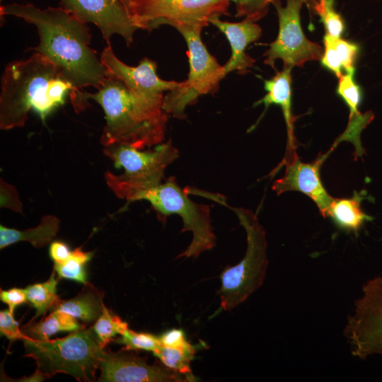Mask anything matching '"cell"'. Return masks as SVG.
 I'll list each match as a JSON object with an SVG mask.
<instances>
[{
    "label": "cell",
    "mask_w": 382,
    "mask_h": 382,
    "mask_svg": "<svg viewBox=\"0 0 382 382\" xmlns=\"http://www.w3.org/2000/svg\"><path fill=\"white\" fill-rule=\"evenodd\" d=\"M92 252H84L81 248L71 250L69 257L62 263H54V270L59 278L71 279L86 284V265L92 258Z\"/></svg>",
    "instance_id": "25"
},
{
    "label": "cell",
    "mask_w": 382,
    "mask_h": 382,
    "mask_svg": "<svg viewBox=\"0 0 382 382\" xmlns=\"http://www.w3.org/2000/svg\"><path fill=\"white\" fill-rule=\"evenodd\" d=\"M161 345L165 347L187 349L193 347L186 339L181 329L173 328L162 334L160 337Z\"/></svg>",
    "instance_id": "32"
},
{
    "label": "cell",
    "mask_w": 382,
    "mask_h": 382,
    "mask_svg": "<svg viewBox=\"0 0 382 382\" xmlns=\"http://www.w3.org/2000/svg\"><path fill=\"white\" fill-rule=\"evenodd\" d=\"M324 51L321 64L333 72L337 77L342 76L344 69L346 74H354L355 62L359 46L342 38H334L327 34L323 37Z\"/></svg>",
    "instance_id": "21"
},
{
    "label": "cell",
    "mask_w": 382,
    "mask_h": 382,
    "mask_svg": "<svg viewBox=\"0 0 382 382\" xmlns=\"http://www.w3.org/2000/svg\"><path fill=\"white\" fill-rule=\"evenodd\" d=\"M247 235V249L236 265L221 274V307L229 311L245 301L262 284L268 265L267 239L257 215L242 207L232 208Z\"/></svg>",
    "instance_id": "5"
},
{
    "label": "cell",
    "mask_w": 382,
    "mask_h": 382,
    "mask_svg": "<svg viewBox=\"0 0 382 382\" xmlns=\"http://www.w3.org/2000/svg\"><path fill=\"white\" fill-rule=\"evenodd\" d=\"M103 296L102 291L86 283L75 297L68 300L59 299L52 310L68 313L84 323H91L96 321L103 311Z\"/></svg>",
    "instance_id": "19"
},
{
    "label": "cell",
    "mask_w": 382,
    "mask_h": 382,
    "mask_svg": "<svg viewBox=\"0 0 382 382\" xmlns=\"http://www.w3.org/2000/svg\"><path fill=\"white\" fill-rule=\"evenodd\" d=\"M92 328L101 347L104 349L115 340L114 337L116 335H122L129 329L127 322L123 321L105 306Z\"/></svg>",
    "instance_id": "26"
},
{
    "label": "cell",
    "mask_w": 382,
    "mask_h": 382,
    "mask_svg": "<svg viewBox=\"0 0 382 382\" xmlns=\"http://www.w3.org/2000/svg\"><path fill=\"white\" fill-rule=\"evenodd\" d=\"M122 1L125 6V7L129 11L130 0H122Z\"/></svg>",
    "instance_id": "36"
},
{
    "label": "cell",
    "mask_w": 382,
    "mask_h": 382,
    "mask_svg": "<svg viewBox=\"0 0 382 382\" xmlns=\"http://www.w3.org/2000/svg\"><path fill=\"white\" fill-rule=\"evenodd\" d=\"M209 24L216 26L225 35L231 48L230 58L223 66L224 76L233 71L241 74H245L253 66L255 60L245 54V50L249 44L260 38L261 28L255 22L245 18L241 22L231 23L215 17L209 21Z\"/></svg>",
    "instance_id": "16"
},
{
    "label": "cell",
    "mask_w": 382,
    "mask_h": 382,
    "mask_svg": "<svg viewBox=\"0 0 382 382\" xmlns=\"http://www.w3.org/2000/svg\"><path fill=\"white\" fill-rule=\"evenodd\" d=\"M100 61L107 71V76L121 81L133 94L149 100H163V93L175 89L180 82L166 81L158 77L156 62L143 58L137 66H130L120 61L110 45L103 50Z\"/></svg>",
    "instance_id": "14"
},
{
    "label": "cell",
    "mask_w": 382,
    "mask_h": 382,
    "mask_svg": "<svg viewBox=\"0 0 382 382\" xmlns=\"http://www.w3.org/2000/svg\"><path fill=\"white\" fill-rule=\"evenodd\" d=\"M366 197V192L354 191L351 197L333 198L325 215L340 229L357 233L364 224L373 220L366 214L361 206Z\"/></svg>",
    "instance_id": "18"
},
{
    "label": "cell",
    "mask_w": 382,
    "mask_h": 382,
    "mask_svg": "<svg viewBox=\"0 0 382 382\" xmlns=\"http://www.w3.org/2000/svg\"><path fill=\"white\" fill-rule=\"evenodd\" d=\"M115 342L124 345L122 349L144 350L154 353L162 345L160 337L148 332H138L128 329Z\"/></svg>",
    "instance_id": "29"
},
{
    "label": "cell",
    "mask_w": 382,
    "mask_h": 382,
    "mask_svg": "<svg viewBox=\"0 0 382 382\" xmlns=\"http://www.w3.org/2000/svg\"><path fill=\"white\" fill-rule=\"evenodd\" d=\"M291 69L283 68L272 79L265 80L264 88L267 94L254 104L255 106L263 104L265 110L272 104L277 105L282 108L287 129L288 156L296 154V139L294 133L295 117L291 112Z\"/></svg>",
    "instance_id": "17"
},
{
    "label": "cell",
    "mask_w": 382,
    "mask_h": 382,
    "mask_svg": "<svg viewBox=\"0 0 382 382\" xmlns=\"http://www.w3.org/2000/svg\"><path fill=\"white\" fill-rule=\"evenodd\" d=\"M0 14L21 18L36 27L40 42L32 50L56 67L73 92L88 86L99 88L107 78L105 67L89 47L91 35L86 23L62 7L42 10L32 4L13 3L1 6Z\"/></svg>",
    "instance_id": "1"
},
{
    "label": "cell",
    "mask_w": 382,
    "mask_h": 382,
    "mask_svg": "<svg viewBox=\"0 0 382 382\" xmlns=\"http://www.w3.org/2000/svg\"><path fill=\"white\" fill-rule=\"evenodd\" d=\"M0 1H1V0H0Z\"/></svg>",
    "instance_id": "38"
},
{
    "label": "cell",
    "mask_w": 382,
    "mask_h": 382,
    "mask_svg": "<svg viewBox=\"0 0 382 382\" xmlns=\"http://www.w3.org/2000/svg\"><path fill=\"white\" fill-rule=\"evenodd\" d=\"M231 0H130L129 11L139 29L161 25L207 26L209 21L228 16Z\"/></svg>",
    "instance_id": "9"
},
{
    "label": "cell",
    "mask_w": 382,
    "mask_h": 382,
    "mask_svg": "<svg viewBox=\"0 0 382 382\" xmlns=\"http://www.w3.org/2000/svg\"><path fill=\"white\" fill-rule=\"evenodd\" d=\"M175 28L187 44L190 70L187 79L164 96L163 109L174 117L183 119L186 108L195 103L200 96L216 92L224 76L223 66L209 52L202 40L203 27L179 25Z\"/></svg>",
    "instance_id": "8"
},
{
    "label": "cell",
    "mask_w": 382,
    "mask_h": 382,
    "mask_svg": "<svg viewBox=\"0 0 382 382\" xmlns=\"http://www.w3.org/2000/svg\"><path fill=\"white\" fill-rule=\"evenodd\" d=\"M55 271L51 274L48 280L28 286L25 289L27 301L35 309L36 318L45 315L49 309L56 305L59 300L57 294L58 279Z\"/></svg>",
    "instance_id": "23"
},
{
    "label": "cell",
    "mask_w": 382,
    "mask_h": 382,
    "mask_svg": "<svg viewBox=\"0 0 382 382\" xmlns=\"http://www.w3.org/2000/svg\"><path fill=\"white\" fill-rule=\"evenodd\" d=\"M23 341L25 356L35 361L36 370L45 378L64 373L79 381H95L96 369L105 350L93 328L72 331L62 338Z\"/></svg>",
    "instance_id": "4"
},
{
    "label": "cell",
    "mask_w": 382,
    "mask_h": 382,
    "mask_svg": "<svg viewBox=\"0 0 382 382\" xmlns=\"http://www.w3.org/2000/svg\"><path fill=\"white\" fill-rule=\"evenodd\" d=\"M275 0H231L236 4V16L245 17L255 22L263 18L268 11L269 5ZM311 10L318 0H301Z\"/></svg>",
    "instance_id": "30"
},
{
    "label": "cell",
    "mask_w": 382,
    "mask_h": 382,
    "mask_svg": "<svg viewBox=\"0 0 382 382\" xmlns=\"http://www.w3.org/2000/svg\"><path fill=\"white\" fill-rule=\"evenodd\" d=\"M0 299L8 305L9 311L14 313L16 308L27 301L25 289L11 288L8 290H0Z\"/></svg>",
    "instance_id": "33"
},
{
    "label": "cell",
    "mask_w": 382,
    "mask_h": 382,
    "mask_svg": "<svg viewBox=\"0 0 382 382\" xmlns=\"http://www.w3.org/2000/svg\"><path fill=\"white\" fill-rule=\"evenodd\" d=\"M104 147V154L115 166L125 169L122 175L107 171L106 183L117 197L125 200L136 191L161 184L165 169L179 158V151L170 140L147 151L120 144Z\"/></svg>",
    "instance_id": "6"
},
{
    "label": "cell",
    "mask_w": 382,
    "mask_h": 382,
    "mask_svg": "<svg viewBox=\"0 0 382 382\" xmlns=\"http://www.w3.org/2000/svg\"><path fill=\"white\" fill-rule=\"evenodd\" d=\"M379 354H382V349H381V352H380V353H379Z\"/></svg>",
    "instance_id": "37"
},
{
    "label": "cell",
    "mask_w": 382,
    "mask_h": 382,
    "mask_svg": "<svg viewBox=\"0 0 382 382\" xmlns=\"http://www.w3.org/2000/svg\"><path fill=\"white\" fill-rule=\"evenodd\" d=\"M0 332L10 341L32 339L20 329L19 324L9 309L0 311Z\"/></svg>",
    "instance_id": "31"
},
{
    "label": "cell",
    "mask_w": 382,
    "mask_h": 382,
    "mask_svg": "<svg viewBox=\"0 0 382 382\" xmlns=\"http://www.w3.org/2000/svg\"><path fill=\"white\" fill-rule=\"evenodd\" d=\"M85 328L78 323L76 318L71 315L53 310L48 316L40 321L30 322L22 327V331L28 336L36 340H47L50 337L64 331H75Z\"/></svg>",
    "instance_id": "22"
},
{
    "label": "cell",
    "mask_w": 382,
    "mask_h": 382,
    "mask_svg": "<svg viewBox=\"0 0 382 382\" xmlns=\"http://www.w3.org/2000/svg\"><path fill=\"white\" fill-rule=\"evenodd\" d=\"M331 151L308 163L302 162L296 154L285 157L283 161V164L286 165L285 173L273 183V191L277 195L289 191L306 195L316 204L321 216L325 218L334 197L328 194L322 183L320 168Z\"/></svg>",
    "instance_id": "15"
},
{
    "label": "cell",
    "mask_w": 382,
    "mask_h": 382,
    "mask_svg": "<svg viewBox=\"0 0 382 382\" xmlns=\"http://www.w3.org/2000/svg\"><path fill=\"white\" fill-rule=\"evenodd\" d=\"M70 97L76 112L87 106L88 99L102 107L106 123L100 141L104 146L120 144L144 149L165 138L168 114L163 100L136 96L117 79L107 76L95 93L78 91Z\"/></svg>",
    "instance_id": "2"
},
{
    "label": "cell",
    "mask_w": 382,
    "mask_h": 382,
    "mask_svg": "<svg viewBox=\"0 0 382 382\" xmlns=\"http://www.w3.org/2000/svg\"><path fill=\"white\" fill-rule=\"evenodd\" d=\"M345 335L352 354L365 359L382 349V270L365 283L348 318Z\"/></svg>",
    "instance_id": "10"
},
{
    "label": "cell",
    "mask_w": 382,
    "mask_h": 382,
    "mask_svg": "<svg viewBox=\"0 0 382 382\" xmlns=\"http://www.w3.org/2000/svg\"><path fill=\"white\" fill-rule=\"evenodd\" d=\"M1 196L9 197V199L5 207H9L16 212H21L22 206L21 201L14 188L1 180Z\"/></svg>",
    "instance_id": "35"
},
{
    "label": "cell",
    "mask_w": 382,
    "mask_h": 382,
    "mask_svg": "<svg viewBox=\"0 0 382 382\" xmlns=\"http://www.w3.org/2000/svg\"><path fill=\"white\" fill-rule=\"evenodd\" d=\"M59 219L53 215L42 218L40 224L30 229L20 231L0 226V249L20 241H28L35 248H42L52 242L59 228Z\"/></svg>",
    "instance_id": "20"
},
{
    "label": "cell",
    "mask_w": 382,
    "mask_h": 382,
    "mask_svg": "<svg viewBox=\"0 0 382 382\" xmlns=\"http://www.w3.org/2000/svg\"><path fill=\"white\" fill-rule=\"evenodd\" d=\"M73 91L56 67L38 52L27 59L11 62L1 77V129L23 127L31 109L44 120Z\"/></svg>",
    "instance_id": "3"
},
{
    "label": "cell",
    "mask_w": 382,
    "mask_h": 382,
    "mask_svg": "<svg viewBox=\"0 0 382 382\" xmlns=\"http://www.w3.org/2000/svg\"><path fill=\"white\" fill-rule=\"evenodd\" d=\"M196 349L193 346L187 349H177L161 345L153 353L166 368L188 376L195 381L190 368V363L195 357Z\"/></svg>",
    "instance_id": "24"
},
{
    "label": "cell",
    "mask_w": 382,
    "mask_h": 382,
    "mask_svg": "<svg viewBox=\"0 0 382 382\" xmlns=\"http://www.w3.org/2000/svg\"><path fill=\"white\" fill-rule=\"evenodd\" d=\"M71 250L66 243L55 241H52L49 248V255L54 263H62L70 256Z\"/></svg>",
    "instance_id": "34"
},
{
    "label": "cell",
    "mask_w": 382,
    "mask_h": 382,
    "mask_svg": "<svg viewBox=\"0 0 382 382\" xmlns=\"http://www.w3.org/2000/svg\"><path fill=\"white\" fill-rule=\"evenodd\" d=\"M279 19V33L265 53L264 63L274 68L277 59H282L284 68L302 66L306 62L320 60L323 50L304 35L300 18L301 0H286L283 6L279 0L272 3Z\"/></svg>",
    "instance_id": "11"
},
{
    "label": "cell",
    "mask_w": 382,
    "mask_h": 382,
    "mask_svg": "<svg viewBox=\"0 0 382 382\" xmlns=\"http://www.w3.org/2000/svg\"><path fill=\"white\" fill-rule=\"evenodd\" d=\"M311 11L317 14L323 24L327 35L340 38L345 29V22L335 8V0H318Z\"/></svg>",
    "instance_id": "27"
},
{
    "label": "cell",
    "mask_w": 382,
    "mask_h": 382,
    "mask_svg": "<svg viewBox=\"0 0 382 382\" xmlns=\"http://www.w3.org/2000/svg\"><path fill=\"white\" fill-rule=\"evenodd\" d=\"M354 75L352 74L342 75L339 78L337 88V95L349 108V119H355L362 115L359 110L362 99L361 90L354 81Z\"/></svg>",
    "instance_id": "28"
},
{
    "label": "cell",
    "mask_w": 382,
    "mask_h": 382,
    "mask_svg": "<svg viewBox=\"0 0 382 382\" xmlns=\"http://www.w3.org/2000/svg\"><path fill=\"white\" fill-rule=\"evenodd\" d=\"M59 3L81 22L96 25L108 45L114 34L121 35L127 45L133 42L139 28L122 0H60Z\"/></svg>",
    "instance_id": "12"
},
{
    "label": "cell",
    "mask_w": 382,
    "mask_h": 382,
    "mask_svg": "<svg viewBox=\"0 0 382 382\" xmlns=\"http://www.w3.org/2000/svg\"><path fill=\"white\" fill-rule=\"evenodd\" d=\"M137 200L148 201L162 216L179 215L183 221L182 231L192 233L190 244L177 257H197L214 247L215 235L210 221L209 206L192 201L173 177L156 186L134 192L127 201Z\"/></svg>",
    "instance_id": "7"
},
{
    "label": "cell",
    "mask_w": 382,
    "mask_h": 382,
    "mask_svg": "<svg viewBox=\"0 0 382 382\" xmlns=\"http://www.w3.org/2000/svg\"><path fill=\"white\" fill-rule=\"evenodd\" d=\"M98 381L103 382H181L192 381L187 376L159 364H149L130 350H105L100 364Z\"/></svg>",
    "instance_id": "13"
}]
</instances>
